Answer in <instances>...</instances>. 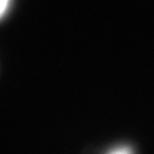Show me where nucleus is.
Returning a JSON list of instances; mask_svg holds the SVG:
<instances>
[{"label": "nucleus", "instance_id": "f03ea898", "mask_svg": "<svg viewBox=\"0 0 154 154\" xmlns=\"http://www.w3.org/2000/svg\"><path fill=\"white\" fill-rule=\"evenodd\" d=\"M11 0H0V18H3L10 6Z\"/></svg>", "mask_w": 154, "mask_h": 154}, {"label": "nucleus", "instance_id": "f257e3e1", "mask_svg": "<svg viewBox=\"0 0 154 154\" xmlns=\"http://www.w3.org/2000/svg\"><path fill=\"white\" fill-rule=\"evenodd\" d=\"M108 154H134V150L130 147L122 146V147H118V148H114Z\"/></svg>", "mask_w": 154, "mask_h": 154}]
</instances>
